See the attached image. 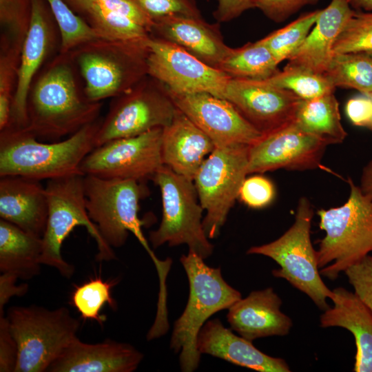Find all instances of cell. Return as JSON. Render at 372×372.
I'll return each instance as SVG.
<instances>
[{"label":"cell","instance_id":"6da1fadb","mask_svg":"<svg viewBox=\"0 0 372 372\" xmlns=\"http://www.w3.org/2000/svg\"><path fill=\"white\" fill-rule=\"evenodd\" d=\"M72 63L60 53L30 88L25 129L39 140L56 141L97 121L102 104L80 91Z\"/></svg>","mask_w":372,"mask_h":372},{"label":"cell","instance_id":"7a4b0ae2","mask_svg":"<svg viewBox=\"0 0 372 372\" xmlns=\"http://www.w3.org/2000/svg\"><path fill=\"white\" fill-rule=\"evenodd\" d=\"M84 191L88 215L110 247H122L130 232L147 252L158 273V298L166 300V279L172 260L169 258L160 260L143 232L144 223L138 217V211L140 200L149 192L145 183L134 179H108L84 175Z\"/></svg>","mask_w":372,"mask_h":372},{"label":"cell","instance_id":"3957f363","mask_svg":"<svg viewBox=\"0 0 372 372\" xmlns=\"http://www.w3.org/2000/svg\"><path fill=\"white\" fill-rule=\"evenodd\" d=\"M100 123L96 121L62 141L51 143L39 141L25 128L10 126L0 131V176L41 180L82 174L80 165L96 147Z\"/></svg>","mask_w":372,"mask_h":372},{"label":"cell","instance_id":"277c9868","mask_svg":"<svg viewBox=\"0 0 372 372\" xmlns=\"http://www.w3.org/2000/svg\"><path fill=\"white\" fill-rule=\"evenodd\" d=\"M180 261L188 278L189 293L183 312L174 324L170 349L180 353V369L192 372L200 359L197 348L200 329L212 315L229 309L242 296L224 280L220 268L207 266L195 253L189 251Z\"/></svg>","mask_w":372,"mask_h":372},{"label":"cell","instance_id":"5b68a950","mask_svg":"<svg viewBox=\"0 0 372 372\" xmlns=\"http://www.w3.org/2000/svg\"><path fill=\"white\" fill-rule=\"evenodd\" d=\"M143 40L118 41L99 38L69 52L84 81L87 98L100 102L130 90L148 75L149 49Z\"/></svg>","mask_w":372,"mask_h":372},{"label":"cell","instance_id":"8992f818","mask_svg":"<svg viewBox=\"0 0 372 372\" xmlns=\"http://www.w3.org/2000/svg\"><path fill=\"white\" fill-rule=\"evenodd\" d=\"M348 183L350 194L343 205L317 211L325 232L317 250L318 267L331 280L372 252V198L351 178Z\"/></svg>","mask_w":372,"mask_h":372},{"label":"cell","instance_id":"52a82bcc","mask_svg":"<svg viewBox=\"0 0 372 372\" xmlns=\"http://www.w3.org/2000/svg\"><path fill=\"white\" fill-rule=\"evenodd\" d=\"M48 215L42 237L41 265L56 269L65 278L74 273V267L65 261L61 249L63 241L77 226H83L95 240L97 261L115 258L114 252L101 236L96 225L90 218L85 203L84 175L76 174L48 180L45 186Z\"/></svg>","mask_w":372,"mask_h":372},{"label":"cell","instance_id":"ba28073f","mask_svg":"<svg viewBox=\"0 0 372 372\" xmlns=\"http://www.w3.org/2000/svg\"><path fill=\"white\" fill-rule=\"evenodd\" d=\"M17 346L14 372L47 371L51 364L77 338L80 322L61 307H11L6 316Z\"/></svg>","mask_w":372,"mask_h":372},{"label":"cell","instance_id":"9c48e42d","mask_svg":"<svg viewBox=\"0 0 372 372\" xmlns=\"http://www.w3.org/2000/svg\"><path fill=\"white\" fill-rule=\"evenodd\" d=\"M313 209L309 200L302 196L296 208L293 225L276 240L250 247L247 254L267 256L280 268L273 269V276L285 279L293 287L305 293L321 310L329 306L333 291L323 282L320 273L317 251L311 240Z\"/></svg>","mask_w":372,"mask_h":372},{"label":"cell","instance_id":"30bf717a","mask_svg":"<svg viewBox=\"0 0 372 372\" xmlns=\"http://www.w3.org/2000/svg\"><path fill=\"white\" fill-rule=\"evenodd\" d=\"M159 187L162 202V218L158 228L152 231L149 240L154 249L167 243L169 246L186 244L189 251L203 259L212 254L203 225L202 207L194 181L163 165L152 179Z\"/></svg>","mask_w":372,"mask_h":372},{"label":"cell","instance_id":"8fae6325","mask_svg":"<svg viewBox=\"0 0 372 372\" xmlns=\"http://www.w3.org/2000/svg\"><path fill=\"white\" fill-rule=\"evenodd\" d=\"M247 145L216 147L197 172L194 183L205 211L204 231L209 239L216 238L238 198L248 175Z\"/></svg>","mask_w":372,"mask_h":372},{"label":"cell","instance_id":"7c38bea8","mask_svg":"<svg viewBox=\"0 0 372 372\" xmlns=\"http://www.w3.org/2000/svg\"><path fill=\"white\" fill-rule=\"evenodd\" d=\"M176 110L167 88L147 75L130 90L115 97L100 123L96 146L163 128L172 122Z\"/></svg>","mask_w":372,"mask_h":372},{"label":"cell","instance_id":"4fadbf2b","mask_svg":"<svg viewBox=\"0 0 372 372\" xmlns=\"http://www.w3.org/2000/svg\"><path fill=\"white\" fill-rule=\"evenodd\" d=\"M163 128L108 141L95 147L83 160V175L103 178L152 179L163 165L161 159Z\"/></svg>","mask_w":372,"mask_h":372},{"label":"cell","instance_id":"5bb4252c","mask_svg":"<svg viewBox=\"0 0 372 372\" xmlns=\"http://www.w3.org/2000/svg\"><path fill=\"white\" fill-rule=\"evenodd\" d=\"M146 43L148 75L161 82L169 92H206L224 99L231 79L225 72L169 41L150 35Z\"/></svg>","mask_w":372,"mask_h":372},{"label":"cell","instance_id":"9a60e30c","mask_svg":"<svg viewBox=\"0 0 372 372\" xmlns=\"http://www.w3.org/2000/svg\"><path fill=\"white\" fill-rule=\"evenodd\" d=\"M324 140L300 128L293 121L262 134L249 145L248 175L284 169L304 171L320 167L327 147Z\"/></svg>","mask_w":372,"mask_h":372},{"label":"cell","instance_id":"2e32d148","mask_svg":"<svg viewBox=\"0 0 372 372\" xmlns=\"http://www.w3.org/2000/svg\"><path fill=\"white\" fill-rule=\"evenodd\" d=\"M224 99L262 134L293 122L302 99L265 80L240 79H230Z\"/></svg>","mask_w":372,"mask_h":372},{"label":"cell","instance_id":"e0dca14e","mask_svg":"<svg viewBox=\"0 0 372 372\" xmlns=\"http://www.w3.org/2000/svg\"><path fill=\"white\" fill-rule=\"evenodd\" d=\"M169 93L176 107L208 136L216 147L250 145L262 135L225 99L206 92Z\"/></svg>","mask_w":372,"mask_h":372},{"label":"cell","instance_id":"ac0fdd59","mask_svg":"<svg viewBox=\"0 0 372 372\" xmlns=\"http://www.w3.org/2000/svg\"><path fill=\"white\" fill-rule=\"evenodd\" d=\"M56 24L46 0H32V17L23 41L9 126L25 128L27 104L33 79L51 52L55 43Z\"/></svg>","mask_w":372,"mask_h":372},{"label":"cell","instance_id":"d6986e66","mask_svg":"<svg viewBox=\"0 0 372 372\" xmlns=\"http://www.w3.org/2000/svg\"><path fill=\"white\" fill-rule=\"evenodd\" d=\"M143 358L132 345L107 339L88 344L76 338L51 364L50 372H132Z\"/></svg>","mask_w":372,"mask_h":372},{"label":"cell","instance_id":"ffe728a7","mask_svg":"<svg viewBox=\"0 0 372 372\" xmlns=\"http://www.w3.org/2000/svg\"><path fill=\"white\" fill-rule=\"evenodd\" d=\"M151 35L173 43L205 63L218 68L229 52L219 24L203 18L169 15L153 21Z\"/></svg>","mask_w":372,"mask_h":372},{"label":"cell","instance_id":"44dd1931","mask_svg":"<svg viewBox=\"0 0 372 372\" xmlns=\"http://www.w3.org/2000/svg\"><path fill=\"white\" fill-rule=\"evenodd\" d=\"M282 300L272 287L251 291L228 309L231 329L253 341L269 336H285L293 326L291 319L280 310Z\"/></svg>","mask_w":372,"mask_h":372},{"label":"cell","instance_id":"7402d4cb","mask_svg":"<svg viewBox=\"0 0 372 372\" xmlns=\"http://www.w3.org/2000/svg\"><path fill=\"white\" fill-rule=\"evenodd\" d=\"M0 177L1 219L42 238L48 215L45 187L39 180L22 176Z\"/></svg>","mask_w":372,"mask_h":372},{"label":"cell","instance_id":"603a6c76","mask_svg":"<svg viewBox=\"0 0 372 372\" xmlns=\"http://www.w3.org/2000/svg\"><path fill=\"white\" fill-rule=\"evenodd\" d=\"M215 148L208 136L178 108L172 122L163 128V165L192 181L204 161Z\"/></svg>","mask_w":372,"mask_h":372},{"label":"cell","instance_id":"cb8c5ba5","mask_svg":"<svg viewBox=\"0 0 372 372\" xmlns=\"http://www.w3.org/2000/svg\"><path fill=\"white\" fill-rule=\"evenodd\" d=\"M197 348L200 354H209L257 371H291L285 360L262 352L251 341L225 327L217 318L207 320L203 325L198 335Z\"/></svg>","mask_w":372,"mask_h":372},{"label":"cell","instance_id":"d4e9b609","mask_svg":"<svg viewBox=\"0 0 372 372\" xmlns=\"http://www.w3.org/2000/svg\"><path fill=\"white\" fill-rule=\"evenodd\" d=\"M354 12L348 0H331L321 9L312 30L289 57L287 65L324 74L334 55L335 40Z\"/></svg>","mask_w":372,"mask_h":372},{"label":"cell","instance_id":"484cf974","mask_svg":"<svg viewBox=\"0 0 372 372\" xmlns=\"http://www.w3.org/2000/svg\"><path fill=\"white\" fill-rule=\"evenodd\" d=\"M332 307L320 317V327H339L349 331L356 346L355 372H372V311L355 295L344 287L332 290Z\"/></svg>","mask_w":372,"mask_h":372},{"label":"cell","instance_id":"4316f807","mask_svg":"<svg viewBox=\"0 0 372 372\" xmlns=\"http://www.w3.org/2000/svg\"><path fill=\"white\" fill-rule=\"evenodd\" d=\"M42 238L0 220V271L22 280L37 276L41 270Z\"/></svg>","mask_w":372,"mask_h":372},{"label":"cell","instance_id":"83f0119b","mask_svg":"<svg viewBox=\"0 0 372 372\" xmlns=\"http://www.w3.org/2000/svg\"><path fill=\"white\" fill-rule=\"evenodd\" d=\"M293 122L302 130L326 141L341 143L347 133L341 123L339 103L333 93L301 99Z\"/></svg>","mask_w":372,"mask_h":372},{"label":"cell","instance_id":"f1b7e54d","mask_svg":"<svg viewBox=\"0 0 372 372\" xmlns=\"http://www.w3.org/2000/svg\"><path fill=\"white\" fill-rule=\"evenodd\" d=\"M271 51L258 40L232 48L218 66L231 79L265 80L279 72Z\"/></svg>","mask_w":372,"mask_h":372},{"label":"cell","instance_id":"f546056e","mask_svg":"<svg viewBox=\"0 0 372 372\" xmlns=\"http://www.w3.org/2000/svg\"><path fill=\"white\" fill-rule=\"evenodd\" d=\"M336 87L355 89L363 95L372 92V53H336L324 74Z\"/></svg>","mask_w":372,"mask_h":372},{"label":"cell","instance_id":"4dcf8cb0","mask_svg":"<svg viewBox=\"0 0 372 372\" xmlns=\"http://www.w3.org/2000/svg\"><path fill=\"white\" fill-rule=\"evenodd\" d=\"M118 282L117 280H104L101 277H95L82 285H75L70 304L80 313L81 319L96 321L102 327L106 321V316L101 314L103 306L107 304L112 309L116 307L111 289Z\"/></svg>","mask_w":372,"mask_h":372},{"label":"cell","instance_id":"1f68e13d","mask_svg":"<svg viewBox=\"0 0 372 372\" xmlns=\"http://www.w3.org/2000/svg\"><path fill=\"white\" fill-rule=\"evenodd\" d=\"M83 14L103 39L136 41L145 39L151 35L148 28L118 12L89 6Z\"/></svg>","mask_w":372,"mask_h":372},{"label":"cell","instance_id":"d6a6232c","mask_svg":"<svg viewBox=\"0 0 372 372\" xmlns=\"http://www.w3.org/2000/svg\"><path fill=\"white\" fill-rule=\"evenodd\" d=\"M265 81L293 92L302 99L333 93L335 88L324 74L287 64L282 71L279 70Z\"/></svg>","mask_w":372,"mask_h":372},{"label":"cell","instance_id":"836d02e7","mask_svg":"<svg viewBox=\"0 0 372 372\" xmlns=\"http://www.w3.org/2000/svg\"><path fill=\"white\" fill-rule=\"evenodd\" d=\"M321 10L307 12L287 25L277 30L260 41L280 63L293 54L302 45L313 27Z\"/></svg>","mask_w":372,"mask_h":372},{"label":"cell","instance_id":"e575fe53","mask_svg":"<svg viewBox=\"0 0 372 372\" xmlns=\"http://www.w3.org/2000/svg\"><path fill=\"white\" fill-rule=\"evenodd\" d=\"M61 35L60 53H68L79 45L101 38L96 30L73 11L63 0H46Z\"/></svg>","mask_w":372,"mask_h":372},{"label":"cell","instance_id":"d590c367","mask_svg":"<svg viewBox=\"0 0 372 372\" xmlns=\"http://www.w3.org/2000/svg\"><path fill=\"white\" fill-rule=\"evenodd\" d=\"M21 50L1 39L0 131L11 122L13 97L17 85Z\"/></svg>","mask_w":372,"mask_h":372},{"label":"cell","instance_id":"8d00e7d4","mask_svg":"<svg viewBox=\"0 0 372 372\" xmlns=\"http://www.w3.org/2000/svg\"><path fill=\"white\" fill-rule=\"evenodd\" d=\"M32 0H0L1 39L22 48L30 26Z\"/></svg>","mask_w":372,"mask_h":372},{"label":"cell","instance_id":"74e56055","mask_svg":"<svg viewBox=\"0 0 372 372\" xmlns=\"http://www.w3.org/2000/svg\"><path fill=\"white\" fill-rule=\"evenodd\" d=\"M333 53H372V12L355 11L333 45Z\"/></svg>","mask_w":372,"mask_h":372},{"label":"cell","instance_id":"f35d334b","mask_svg":"<svg viewBox=\"0 0 372 372\" xmlns=\"http://www.w3.org/2000/svg\"><path fill=\"white\" fill-rule=\"evenodd\" d=\"M152 21L169 15L203 18L196 0H134Z\"/></svg>","mask_w":372,"mask_h":372},{"label":"cell","instance_id":"ab89813d","mask_svg":"<svg viewBox=\"0 0 372 372\" xmlns=\"http://www.w3.org/2000/svg\"><path fill=\"white\" fill-rule=\"evenodd\" d=\"M275 197L274 184L260 174L246 177L238 195L240 201L252 209H262L269 206Z\"/></svg>","mask_w":372,"mask_h":372},{"label":"cell","instance_id":"60d3db41","mask_svg":"<svg viewBox=\"0 0 372 372\" xmlns=\"http://www.w3.org/2000/svg\"><path fill=\"white\" fill-rule=\"evenodd\" d=\"M355 295L372 311V255H367L344 272Z\"/></svg>","mask_w":372,"mask_h":372},{"label":"cell","instance_id":"b9f144b4","mask_svg":"<svg viewBox=\"0 0 372 372\" xmlns=\"http://www.w3.org/2000/svg\"><path fill=\"white\" fill-rule=\"evenodd\" d=\"M318 0H254L255 8L260 10L269 19L282 22L308 5H314Z\"/></svg>","mask_w":372,"mask_h":372},{"label":"cell","instance_id":"7bdbcfd3","mask_svg":"<svg viewBox=\"0 0 372 372\" xmlns=\"http://www.w3.org/2000/svg\"><path fill=\"white\" fill-rule=\"evenodd\" d=\"M89 6L124 14L148 28L151 34L153 23L134 0H90L85 10Z\"/></svg>","mask_w":372,"mask_h":372},{"label":"cell","instance_id":"ee69618b","mask_svg":"<svg viewBox=\"0 0 372 372\" xmlns=\"http://www.w3.org/2000/svg\"><path fill=\"white\" fill-rule=\"evenodd\" d=\"M17 346L12 335L6 316L0 315V371L14 372Z\"/></svg>","mask_w":372,"mask_h":372},{"label":"cell","instance_id":"f6af8a7d","mask_svg":"<svg viewBox=\"0 0 372 372\" xmlns=\"http://www.w3.org/2000/svg\"><path fill=\"white\" fill-rule=\"evenodd\" d=\"M217 3L213 15L218 23L229 21L255 8L254 0H217Z\"/></svg>","mask_w":372,"mask_h":372},{"label":"cell","instance_id":"bcb514c9","mask_svg":"<svg viewBox=\"0 0 372 372\" xmlns=\"http://www.w3.org/2000/svg\"><path fill=\"white\" fill-rule=\"evenodd\" d=\"M18 278L8 273L0 276V315L3 314V308L10 298L14 296H22L28 290V285H16Z\"/></svg>","mask_w":372,"mask_h":372},{"label":"cell","instance_id":"7dc6e473","mask_svg":"<svg viewBox=\"0 0 372 372\" xmlns=\"http://www.w3.org/2000/svg\"><path fill=\"white\" fill-rule=\"evenodd\" d=\"M360 187L364 194L372 198V160L362 169Z\"/></svg>","mask_w":372,"mask_h":372},{"label":"cell","instance_id":"c3c4849f","mask_svg":"<svg viewBox=\"0 0 372 372\" xmlns=\"http://www.w3.org/2000/svg\"><path fill=\"white\" fill-rule=\"evenodd\" d=\"M358 126L364 127L372 130V99L370 98L365 114L360 121Z\"/></svg>","mask_w":372,"mask_h":372},{"label":"cell","instance_id":"681fc988","mask_svg":"<svg viewBox=\"0 0 372 372\" xmlns=\"http://www.w3.org/2000/svg\"><path fill=\"white\" fill-rule=\"evenodd\" d=\"M352 8L359 11H372V0H348Z\"/></svg>","mask_w":372,"mask_h":372},{"label":"cell","instance_id":"f907efd6","mask_svg":"<svg viewBox=\"0 0 372 372\" xmlns=\"http://www.w3.org/2000/svg\"><path fill=\"white\" fill-rule=\"evenodd\" d=\"M70 8L77 13L83 14L90 0H63Z\"/></svg>","mask_w":372,"mask_h":372},{"label":"cell","instance_id":"816d5d0a","mask_svg":"<svg viewBox=\"0 0 372 372\" xmlns=\"http://www.w3.org/2000/svg\"><path fill=\"white\" fill-rule=\"evenodd\" d=\"M372 99V92L365 95Z\"/></svg>","mask_w":372,"mask_h":372}]
</instances>
